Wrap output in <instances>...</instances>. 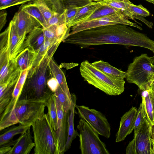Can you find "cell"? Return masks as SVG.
I'll return each mask as SVG.
<instances>
[{"label": "cell", "mask_w": 154, "mask_h": 154, "mask_svg": "<svg viewBox=\"0 0 154 154\" xmlns=\"http://www.w3.org/2000/svg\"><path fill=\"white\" fill-rule=\"evenodd\" d=\"M153 126L146 118L126 149V154H153Z\"/></svg>", "instance_id": "obj_8"}, {"label": "cell", "mask_w": 154, "mask_h": 154, "mask_svg": "<svg viewBox=\"0 0 154 154\" xmlns=\"http://www.w3.org/2000/svg\"><path fill=\"white\" fill-rule=\"evenodd\" d=\"M146 118V113L144 103L142 100L139 107L137 109V114L134 124V134L137 133Z\"/></svg>", "instance_id": "obj_34"}, {"label": "cell", "mask_w": 154, "mask_h": 154, "mask_svg": "<svg viewBox=\"0 0 154 154\" xmlns=\"http://www.w3.org/2000/svg\"><path fill=\"white\" fill-rule=\"evenodd\" d=\"M28 69L21 71L18 80L16 83L12 93V97L19 98L28 75Z\"/></svg>", "instance_id": "obj_30"}, {"label": "cell", "mask_w": 154, "mask_h": 154, "mask_svg": "<svg viewBox=\"0 0 154 154\" xmlns=\"http://www.w3.org/2000/svg\"><path fill=\"white\" fill-rule=\"evenodd\" d=\"M57 26L53 25L47 28H42L45 41H48L53 43H59L55 34V29Z\"/></svg>", "instance_id": "obj_39"}, {"label": "cell", "mask_w": 154, "mask_h": 154, "mask_svg": "<svg viewBox=\"0 0 154 154\" xmlns=\"http://www.w3.org/2000/svg\"><path fill=\"white\" fill-rule=\"evenodd\" d=\"M45 104L48 109L47 114L50 123L53 128L56 131L57 130V113L54 93L50 96Z\"/></svg>", "instance_id": "obj_28"}, {"label": "cell", "mask_w": 154, "mask_h": 154, "mask_svg": "<svg viewBox=\"0 0 154 154\" xmlns=\"http://www.w3.org/2000/svg\"><path fill=\"white\" fill-rule=\"evenodd\" d=\"M137 112V109L132 106L121 117L119 129L116 135V142L123 140L132 132L134 129Z\"/></svg>", "instance_id": "obj_13"}, {"label": "cell", "mask_w": 154, "mask_h": 154, "mask_svg": "<svg viewBox=\"0 0 154 154\" xmlns=\"http://www.w3.org/2000/svg\"><path fill=\"white\" fill-rule=\"evenodd\" d=\"M62 0L65 9L68 7H82L92 2L91 0Z\"/></svg>", "instance_id": "obj_41"}, {"label": "cell", "mask_w": 154, "mask_h": 154, "mask_svg": "<svg viewBox=\"0 0 154 154\" xmlns=\"http://www.w3.org/2000/svg\"><path fill=\"white\" fill-rule=\"evenodd\" d=\"M13 125L10 128L6 130L0 136V147L4 146L12 141L14 136L19 134H22L30 128L31 125H23L19 124V125Z\"/></svg>", "instance_id": "obj_23"}, {"label": "cell", "mask_w": 154, "mask_h": 154, "mask_svg": "<svg viewBox=\"0 0 154 154\" xmlns=\"http://www.w3.org/2000/svg\"><path fill=\"white\" fill-rule=\"evenodd\" d=\"M79 70L82 78L89 84L110 96L121 94L124 91V79L108 74L87 60L81 63Z\"/></svg>", "instance_id": "obj_3"}, {"label": "cell", "mask_w": 154, "mask_h": 154, "mask_svg": "<svg viewBox=\"0 0 154 154\" xmlns=\"http://www.w3.org/2000/svg\"><path fill=\"white\" fill-rule=\"evenodd\" d=\"M45 41L43 29L42 27L37 28L29 33L26 37L24 45L37 52L40 46Z\"/></svg>", "instance_id": "obj_21"}, {"label": "cell", "mask_w": 154, "mask_h": 154, "mask_svg": "<svg viewBox=\"0 0 154 154\" xmlns=\"http://www.w3.org/2000/svg\"><path fill=\"white\" fill-rule=\"evenodd\" d=\"M125 78L128 83L137 85L141 91L148 89L154 79V65L151 57L143 54L135 57L128 65Z\"/></svg>", "instance_id": "obj_6"}, {"label": "cell", "mask_w": 154, "mask_h": 154, "mask_svg": "<svg viewBox=\"0 0 154 154\" xmlns=\"http://www.w3.org/2000/svg\"><path fill=\"white\" fill-rule=\"evenodd\" d=\"M71 95L72 103L67 118V134L64 152L70 148L72 141L79 134L77 131L75 129L74 123L76 97L74 94H72Z\"/></svg>", "instance_id": "obj_17"}, {"label": "cell", "mask_w": 154, "mask_h": 154, "mask_svg": "<svg viewBox=\"0 0 154 154\" xmlns=\"http://www.w3.org/2000/svg\"><path fill=\"white\" fill-rule=\"evenodd\" d=\"M32 2L37 6L41 12L47 22L48 26V22L53 13L43 0H35Z\"/></svg>", "instance_id": "obj_36"}, {"label": "cell", "mask_w": 154, "mask_h": 154, "mask_svg": "<svg viewBox=\"0 0 154 154\" xmlns=\"http://www.w3.org/2000/svg\"><path fill=\"white\" fill-rule=\"evenodd\" d=\"M77 129L79 131L78 136L82 154H109L99 134L84 120L80 119Z\"/></svg>", "instance_id": "obj_7"}, {"label": "cell", "mask_w": 154, "mask_h": 154, "mask_svg": "<svg viewBox=\"0 0 154 154\" xmlns=\"http://www.w3.org/2000/svg\"><path fill=\"white\" fill-rule=\"evenodd\" d=\"M154 5V0H145Z\"/></svg>", "instance_id": "obj_51"}, {"label": "cell", "mask_w": 154, "mask_h": 154, "mask_svg": "<svg viewBox=\"0 0 154 154\" xmlns=\"http://www.w3.org/2000/svg\"><path fill=\"white\" fill-rule=\"evenodd\" d=\"M11 147L9 146H5L0 147V154H7V153L11 150Z\"/></svg>", "instance_id": "obj_47"}, {"label": "cell", "mask_w": 154, "mask_h": 154, "mask_svg": "<svg viewBox=\"0 0 154 154\" xmlns=\"http://www.w3.org/2000/svg\"><path fill=\"white\" fill-rule=\"evenodd\" d=\"M54 44L48 41H45L40 46L31 68L29 70L27 78L30 79L35 73L42 61L46 55L49 47Z\"/></svg>", "instance_id": "obj_26"}, {"label": "cell", "mask_w": 154, "mask_h": 154, "mask_svg": "<svg viewBox=\"0 0 154 154\" xmlns=\"http://www.w3.org/2000/svg\"><path fill=\"white\" fill-rule=\"evenodd\" d=\"M51 59L46 55L31 79L24 86L19 99L31 100L45 103L54 93L47 86L46 72Z\"/></svg>", "instance_id": "obj_5"}, {"label": "cell", "mask_w": 154, "mask_h": 154, "mask_svg": "<svg viewBox=\"0 0 154 154\" xmlns=\"http://www.w3.org/2000/svg\"><path fill=\"white\" fill-rule=\"evenodd\" d=\"M102 5L99 2L89 3L80 8L75 16L67 25L69 28L82 22Z\"/></svg>", "instance_id": "obj_19"}, {"label": "cell", "mask_w": 154, "mask_h": 154, "mask_svg": "<svg viewBox=\"0 0 154 154\" xmlns=\"http://www.w3.org/2000/svg\"><path fill=\"white\" fill-rule=\"evenodd\" d=\"M14 86L8 85L4 91L0 92V114L3 112L11 101Z\"/></svg>", "instance_id": "obj_31"}, {"label": "cell", "mask_w": 154, "mask_h": 154, "mask_svg": "<svg viewBox=\"0 0 154 154\" xmlns=\"http://www.w3.org/2000/svg\"><path fill=\"white\" fill-rule=\"evenodd\" d=\"M55 99L57 113V130L56 132L57 137L59 154H62L64 153L67 139V120L69 112H66L63 106L55 97Z\"/></svg>", "instance_id": "obj_12"}, {"label": "cell", "mask_w": 154, "mask_h": 154, "mask_svg": "<svg viewBox=\"0 0 154 154\" xmlns=\"http://www.w3.org/2000/svg\"><path fill=\"white\" fill-rule=\"evenodd\" d=\"M31 126L35 143L34 154H59L57 135L47 114L36 119Z\"/></svg>", "instance_id": "obj_4"}, {"label": "cell", "mask_w": 154, "mask_h": 154, "mask_svg": "<svg viewBox=\"0 0 154 154\" xmlns=\"http://www.w3.org/2000/svg\"><path fill=\"white\" fill-rule=\"evenodd\" d=\"M118 12L122 13L120 10L108 6L102 5L97 8L91 15L84 20L82 22L108 16Z\"/></svg>", "instance_id": "obj_29"}, {"label": "cell", "mask_w": 154, "mask_h": 154, "mask_svg": "<svg viewBox=\"0 0 154 154\" xmlns=\"http://www.w3.org/2000/svg\"><path fill=\"white\" fill-rule=\"evenodd\" d=\"M8 29H6L0 35V53L8 51Z\"/></svg>", "instance_id": "obj_42"}, {"label": "cell", "mask_w": 154, "mask_h": 154, "mask_svg": "<svg viewBox=\"0 0 154 154\" xmlns=\"http://www.w3.org/2000/svg\"><path fill=\"white\" fill-rule=\"evenodd\" d=\"M60 43H57L54 44L49 47L46 55L50 59L52 58L55 52Z\"/></svg>", "instance_id": "obj_46"}, {"label": "cell", "mask_w": 154, "mask_h": 154, "mask_svg": "<svg viewBox=\"0 0 154 154\" xmlns=\"http://www.w3.org/2000/svg\"><path fill=\"white\" fill-rule=\"evenodd\" d=\"M8 52L9 59H14L26 48L24 42L26 38H20L17 33L14 23L11 20L8 26Z\"/></svg>", "instance_id": "obj_14"}, {"label": "cell", "mask_w": 154, "mask_h": 154, "mask_svg": "<svg viewBox=\"0 0 154 154\" xmlns=\"http://www.w3.org/2000/svg\"><path fill=\"white\" fill-rule=\"evenodd\" d=\"M48 68L51 77H54L57 79L62 90L72 100V95L70 92L65 75L60 67L52 58L49 63Z\"/></svg>", "instance_id": "obj_18"}, {"label": "cell", "mask_w": 154, "mask_h": 154, "mask_svg": "<svg viewBox=\"0 0 154 154\" xmlns=\"http://www.w3.org/2000/svg\"><path fill=\"white\" fill-rule=\"evenodd\" d=\"M152 62V63L154 64V55L152 57H151Z\"/></svg>", "instance_id": "obj_52"}, {"label": "cell", "mask_w": 154, "mask_h": 154, "mask_svg": "<svg viewBox=\"0 0 154 154\" xmlns=\"http://www.w3.org/2000/svg\"><path fill=\"white\" fill-rule=\"evenodd\" d=\"M66 9L64 12L61 14L53 13V15L48 22V27L56 25L58 26L65 22V15Z\"/></svg>", "instance_id": "obj_38"}, {"label": "cell", "mask_w": 154, "mask_h": 154, "mask_svg": "<svg viewBox=\"0 0 154 154\" xmlns=\"http://www.w3.org/2000/svg\"><path fill=\"white\" fill-rule=\"evenodd\" d=\"M7 13L5 9L0 10V31L4 26L7 21Z\"/></svg>", "instance_id": "obj_45"}, {"label": "cell", "mask_w": 154, "mask_h": 154, "mask_svg": "<svg viewBox=\"0 0 154 154\" xmlns=\"http://www.w3.org/2000/svg\"><path fill=\"white\" fill-rule=\"evenodd\" d=\"M102 5H106L120 10L128 19L133 20L137 22L135 19L139 20L140 16L134 15L129 8L132 3L130 1H125L118 0H106L99 2ZM140 25L141 23L137 22Z\"/></svg>", "instance_id": "obj_20"}, {"label": "cell", "mask_w": 154, "mask_h": 154, "mask_svg": "<svg viewBox=\"0 0 154 154\" xmlns=\"http://www.w3.org/2000/svg\"><path fill=\"white\" fill-rule=\"evenodd\" d=\"M19 9L24 11L35 19L40 23L43 28L47 27V22L41 12L37 6L32 2L22 5Z\"/></svg>", "instance_id": "obj_25"}, {"label": "cell", "mask_w": 154, "mask_h": 154, "mask_svg": "<svg viewBox=\"0 0 154 154\" xmlns=\"http://www.w3.org/2000/svg\"><path fill=\"white\" fill-rule=\"evenodd\" d=\"M54 93L55 97L63 106L65 112L68 113L71 109L72 100H70L63 92L59 85Z\"/></svg>", "instance_id": "obj_32"}, {"label": "cell", "mask_w": 154, "mask_h": 154, "mask_svg": "<svg viewBox=\"0 0 154 154\" xmlns=\"http://www.w3.org/2000/svg\"><path fill=\"white\" fill-rule=\"evenodd\" d=\"M35 0H0V10L6 9L12 6L23 5Z\"/></svg>", "instance_id": "obj_40"}, {"label": "cell", "mask_w": 154, "mask_h": 154, "mask_svg": "<svg viewBox=\"0 0 154 154\" xmlns=\"http://www.w3.org/2000/svg\"><path fill=\"white\" fill-rule=\"evenodd\" d=\"M43 102L12 98L0 114V131L17 124L31 125L45 114Z\"/></svg>", "instance_id": "obj_2"}, {"label": "cell", "mask_w": 154, "mask_h": 154, "mask_svg": "<svg viewBox=\"0 0 154 154\" xmlns=\"http://www.w3.org/2000/svg\"><path fill=\"white\" fill-rule=\"evenodd\" d=\"M80 8L68 7L65 8L66 10L65 15V22L66 25L72 20Z\"/></svg>", "instance_id": "obj_43"}, {"label": "cell", "mask_w": 154, "mask_h": 154, "mask_svg": "<svg viewBox=\"0 0 154 154\" xmlns=\"http://www.w3.org/2000/svg\"><path fill=\"white\" fill-rule=\"evenodd\" d=\"M92 64L103 72L110 75L124 79L126 76V72L122 71L102 60L95 61Z\"/></svg>", "instance_id": "obj_24"}, {"label": "cell", "mask_w": 154, "mask_h": 154, "mask_svg": "<svg viewBox=\"0 0 154 154\" xmlns=\"http://www.w3.org/2000/svg\"><path fill=\"white\" fill-rule=\"evenodd\" d=\"M149 88L154 92V79L151 82Z\"/></svg>", "instance_id": "obj_49"}, {"label": "cell", "mask_w": 154, "mask_h": 154, "mask_svg": "<svg viewBox=\"0 0 154 154\" xmlns=\"http://www.w3.org/2000/svg\"><path fill=\"white\" fill-rule=\"evenodd\" d=\"M46 84L49 89L53 93L56 91L59 85L57 79L54 77H51L49 79Z\"/></svg>", "instance_id": "obj_44"}, {"label": "cell", "mask_w": 154, "mask_h": 154, "mask_svg": "<svg viewBox=\"0 0 154 154\" xmlns=\"http://www.w3.org/2000/svg\"><path fill=\"white\" fill-rule=\"evenodd\" d=\"M37 53L29 47L26 48L14 59L17 68L21 71L29 70L32 67Z\"/></svg>", "instance_id": "obj_16"}, {"label": "cell", "mask_w": 154, "mask_h": 154, "mask_svg": "<svg viewBox=\"0 0 154 154\" xmlns=\"http://www.w3.org/2000/svg\"><path fill=\"white\" fill-rule=\"evenodd\" d=\"M75 107L80 119L86 121L99 135L106 138H110V125L103 114L84 105H76Z\"/></svg>", "instance_id": "obj_9"}, {"label": "cell", "mask_w": 154, "mask_h": 154, "mask_svg": "<svg viewBox=\"0 0 154 154\" xmlns=\"http://www.w3.org/2000/svg\"><path fill=\"white\" fill-rule=\"evenodd\" d=\"M152 141L153 144V154H154V126L152 127Z\"/></svg>", "instance_id": "obj_48"}, {"label": "cell", "mask_w": 154, "mask_h": 154, "mask_svg": "<svg viewBox=\"0 0 154 154\" xmlns=\"http://www.w3.org/2000/svg\"><path fill=\"white\" fill-rule=\"evenodd\" d=\"M92 1H94L95 2H100L102 1L106 0H91ZM121 0V1H128L129 0Z\"/></svg>", "instance_id": "obj_50"}, {"label": "cell", "mask_w": 154, "mask_h": 154, "mask_svg": "<svg viewBox=\"0 0 154 154\" xmlns=\"http://www.w3.org/2000/svg\"><path fill=\"white\" fill-rule=\"evenodd\" d=\"M53 13L62 14L65 10L62 0H43Z\"/></svg>", "instance_id": "obj_35"}, {"label": "cell", "mask_w": 154, "mask_h": 154, "mask_svg": "<svg viewBox=\"0 0 154 154\" xmlns=\"http://www.w3.org/2000/svg\"><path fill=\"white\" fill-rule=\"evenodd\" d=\"M19 36L26 38V35L35 29L42 27L39 22L24 11L19 9L12 20Z\"/></svg>", "instance_id": "obj_11"}, {"label": "cell", "mask_w": 154, "mask_h": 154, "mask_svg": "<svg viewBox=\"0 0 154 154\" xmlns=\"http://www.w3.org/2000/svg\"><path fill=\"white\" fill-rule=\"evenodd\" d=\"M17 69L14 59H8L0 62V84L5 83Z\"/></svg>", "instance_id": "obj_27"}, {"label": "cell", "mask_w": 154, "mask_h": 154, "mask_svg": "<svg viewBox=\"0 0 154 154\" xmlns=\"http://www.w3.org/2000/svg\"><path fill=\"white\" fill-rule=\"evenodd\" d=\"M13 146L7 154H29L35 146L32 140L30 128L15 140L11 141Z\"/></svg>", "instance_id": "obj_15"}, {"label": "cell", "mask_w": 154, "mask_h": 154, "mask_svg": "<svg viewBox=\"0 0 154 154\" xmlns=\"http://www.w3.org/2000/svg\"><path fill=\"white\" fill-rule=\"evenodd\" d=\"M125 25L142 30V27L137 23L129 20L122 13L118 12L110 15L87 21L71 27L69 35L96 27L110 25Z\"/></svg>", "instance_id": "obj_10"}, {"label": "cell", "mask_w": 154, "mask_h": 154, "mask_svg": "<svg viewBox=\"0 0 154 154\" xmlns=\"http://www.w3.org/2000/svg\"><path fill=\"white\" fill-rule=\"evenodd\" d=\"M129 26L116 24L96 27L69 35L63 42L81 48L108 44L137 46L154 53V41Z\"/></svg>", "instance_id": "obj_1"}, {"label": "cell", "mask_w": 154, "mask_h": 154, "mask_svg": "<svg viewBox=\"0 0 154 154\" xmlns=\"http://www.w3.org/2000/svg\"><path fill=\"white\" fill-rule=\"evenodd\" d=\"M70 28L69 27L66 23L57 26L55 29L56 37L60 42H63L69 36Z\"/></svg>", "instance_id": "obj_33"}, {"label": "cell", "mask_w": 154, "mask_h": 154, "mask_svg": "<svg viewBox=\"0 0 154 154\" xmlns=\"http://www.w3.org/2000/svg\"><path fill=\"white\" fill-rule=\"evenodd\" d=\"M142 100L144 103L146 118L154 126V92L150 88L142 91Z\"/></svg>", "instance_id": "obj_22"}, {"label": "cell", "mask_w": 154, "mask_h": 154, "mask_svg": "<svg viewBox=\"0 0 154 154\" xmlns=\"http://www.w3.org/2000/svg\"><path fill=\"white\" fill-rule=\"evenodd\" d=\"M129 8L135 15L145 17H148L150 14L149 11L141 4L138 5H136L131 3L130 5Z\"/></svg>", "instance_id": "obj_37"}]
</instances>
